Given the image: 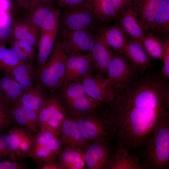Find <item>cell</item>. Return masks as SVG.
<instances>
[{
  "label": "cell",
  "mask_w": 169,
  "mask_h": 169,
  "mask_svg": "<svg viewBox=\"0 0 169 169\" xmlns=\"http://www.w3.org/2000/svg\"><path fill=\"white\" fill-rule=\"evenodd\" d=\"M8 135L4 132H0V160L3 158L9 157Z\"/></svg>",
  "instance_id": "cell-38"
},
{
  "label": "cell",
  "mask_w": 169,
  "mask_h": 169,
  "mask_svg": "<svg viewBox=\"0 0 169 169\" xmlns=\"http://www.w3.org/2000/svg\"><path fill=\"white\" fill-rule=\"evenodd\" d=\"M58 28L50 31L40 32L37 46L38 53L35 65L37 73L44 66L52 52Z\"/></svg>",
  "instance_id": "cell-23"
},
{
  "label": "cell",
  "mask_w": 169,
  "mask_h": 169,
  "mask_svg": "<svg viewBox=\"0 0 169 169\" xmlns=\"http://www.w3.org/2000/svg\"><path fill=\"white\" fill-rule=\"evenodd\" d=\"M37 169H60V167L57 163L55 162H48L40 163Z\"/></svg>",
  "instance_id": "cell-43"
},
{
  "label": "cell",
  "mask_w": 169,
  "mask_h": 169,
  "mask_svg": "<svg viewBox=\"0 0 169 169\" xmlns=\"http://www.w3.org/2000/svg\"><path fill=\"white\" fill-rule=\"evenodd\" d=\"M102 109L90 112L74 119L83 136L89 143L100 138L112 139L108 115L106 110L101 111Z\"/></svg>",
  "instance_id": "cell-5"
},
{
  "label": "cell",
  "mask_w": 169,
  "mask_h": 169,
  "mask_svg": "<svg viewBox=\"0 0 169 169\" xmlns=\"http://www.w3.org/2000/svg\"><path fill=\"white\" fill-rule=\"evenodd\" d=\"M38 3L52 6V4L54 0H36Z\"/></svg>",
  "instance_id": "cell-45"
},
{
  "label": "cell",
  "mask_w": 169,
  "mask_h": 169,
  "mask_svg": "<svg viewBox=\"0 0 169 169\" xmlns=\"http://www.w3.org/2000/svg\"><path fill=\"white\" fill-rule=\"evenodd\" d=\"M49 94L36 82L23 91L19 100L23 105L38 113Z\"/></svg>",
  "instance_id": "cell-24"
},
{
  "label": "cell",
  "mask_w": 169,
  "mask_h": 169,
  "mask_svg": "<svg viewBox=\"0 0 169 169\" xmlns=\"http://www.w3.org/2000/svg\"><path fill=\"white\" fill-rule=\"evenodd\" d=\"M91 8L94 17L96 20L107 22L118 14L112 0H85Z\"/></svg>",
  "instance_id": "cell-29"
},
{
  "label": "cell",
  "mask_w": 169,
  "mask_h": 169,
  "mask_svg": "<svg viewBox=\"0 0 169 169\" xmlns=\"http://www.w3.org/2000/svg\"><path fill=\"white\" fill-rule=\"evenodd\" d=\"M68 115L55 92L49 94L48 97L38 113L40 127L58 131Z\"/></svg>",
  "instance_id": "cell-8"
},
{
  "label": "cell",
  "mask_w": 169,
  "mask_h": 169,
  "mask_svg": "<svg viewBox=\"0 0 169 169\" xmlns=\"http://www.w3.org/2000/svg\"><path fill=\"white\" fill-rule=\"evenodd\" d=\"M164 50L162 61L163 65L162 69V73L165 78H169V39L167 37L164 42Z\"/></svg>",
  "instance_id": "cell-36"
},
{
  "label": "cell",
  "mask_w": 169,
  "mask_h": 169,
  "mask_svg": "<svg viewBox=\"0 0 169 169\" xmlns=\"http://www.w3.org/2000/svg\"><path fill=\"white\" fill-rule=\"evenodd\" d=\"M58 138L62 147L78 148L84 150L89 143L83 136L76 120L69 116L61 125Z\"/></svg>",
  "instance_id": "cell-17"
},
{
  "label": "cell",
  "mask_w": 169,
  "mask_h": 169,
  "mask_svg": "<svg viewBox=\"0 0 169 169\" xmlns=\"http://www.w3.org/2000/svg\"><path fill=\"white\" fill-rule=\"evenodd\" d=\"M59 134L44 130H40L34 137L29 157L38 164L55 162L62 146Z\"/></svg>",
  "instance_id": "cell-6"
},
{
  "label": "cell",
  "mask_w": 169,
  "mask_h": 169,
  "mask_svg": "<svg viewBox=\"0 0 169 169\" xmlns=\"http://www.w3.org/2000/svg\"><path fill=\"white\" fill-rule=\"evenodd\" d=\"M104 40L111 48L123 54L128 39L120 26L115 25L100 31Z\"/></svg>",
  "instance_id": "cell-28"
},
{
  "label": "cell",
  "mask_w": 169,
  "mask_h": 169,
  "mask_svg": "<svg viewBox=\"0 0 169 169\" xmlns=\"http://www.w3.org/2000/svg\"><path fill=\"white\" fill-rule=\"evenodd\" d=\"M29 21L40 32L59 27L60 11L52 6L38 3L31 9Z\"/></svg>",
  "instance_id": "cell-15"
},
{
  "label": "cell",
  "mask_w": 169,
  "mask_h": 169,
  "mask_svg": "<svg viewBox=\"0 0 169 169\" xmlns=\"http://www.w3.org/2000/svg\"><path fill=\"white\" fill-rule=\"evenodd\" d=\"M111 139L100 138L89 143L84 150V158L87 169H107L114 151L111 150Z\"/></svg>",
  "instance_id": "cell-10"
},
{
  "label": "cell",
  "mask_w": 169,
  "mask_h": 169,
  "mask_svg": "<svg viewBox=\"0 0 169 169\" xmlns=\"http://www.w3.org/2000/svg\"><path fill=\"white\" fill-rule=\"evenodd\" d=\"M164 35L169 32V0H161L155 18L149 30Z\"/></svg>",
  "instance_id": "cell-32"
},
{
  "label": "cell",
  "mask_w": 169,
  "mask_h": 169,
  "mask_svg": "<svg viewBox=\"0 0 169 169\" xmlns=\"http://www.w3.org/2000/svg\"><path fill=\"white\" fill-rule=\"evenodd\" d=\"M94 73L87 54L76 53L68 55L63 83H80Z\"/></svg>",
  "instance_id": "cell-14"
},
{
  "label": "cell",
  "mask_w": 169,
  "mask_h": 169,
  "mask_svg": "<svg viewBox=\"0 0 169 169\" xmlns=\"http://www.w3.org/2000/svg\"><path fill=\"white\" fill-rule=\"evenodd\" d=\"M10 104L14 122L19 127L33 135L40 131L38 112L23 104L19 99Z\"/></svg>",
  "instance_id": "cell-18"
},
{
  "label": "cell",
  "mask_w": 169,
  "mask_h": 169,
  "mask_svg": "<svg viewBox=\"0 0 169 169\" xmlns=\"http://www.w3.org/2000/svg\"><path fill=\"white\" fill-rule=\"evenodd\" d=\"M85 0H57L58 5L62 7L77 5L84 3Z\"/></svg>",
  "instance_id": "cell-41"
},
{
  "label": "cell",
  "mask_w": 169,
  "mask_h": 169,
  "mask_svg": "<svg viewBox=\"0 0 169 169\" xmlns=\"http://www.w3.org/2000/svg\"><path fill=\"white\" fill-rule=\"evenodd\" d=\"M12 7L11 0H0V11H10Z\"/></svg>",
  "instance_id": "cell-44"
},
{
  "label": "cell",
  "mask_w": 169,
  "mask_h": 169,
  "mask_svg": "<svg viewBox=\"0 0 169 169\" xmlns=\"http://www.w3.org/2000/svg\"><path fill=\"white\" fill-rule=\"evenodd\" d=\"M107 169H146L136 153L121 146L115 147Z\"/></svg>",
  "instance_id": "cell-21"
},
{
  "label": "cell",
  "mask_w": 169,
  "mask_h": 169,
  "mask_svg": "<svg viewBox=\"0 0 169 169\" xmlns=\"http://www.w3.org/2000/svg\"><path fill=\"white\" fill-rule=\"evenodd\" d=\"M38 29L29 21H21L13 25L14 38L26 42L36 49L38 46L39 33Z\"/></svg>",
  "instance_id": "cell-26"
},
{
  "label": "cell",
  "mask_w": 169,
  "mask_h": 169,
  "mask_svg": "<svg viewBox=\"0 0 169 169\" xmlns=\"http://www.w3.org/2000/svg\"><path fill=\"white\" fill-rule=\"evenodd\" d=\"M10 46L18 47L21 48L28 55L31 61L33 63L35 56V50L28 43L15 38L11 39L8 43Z\"/></svg>",
  "instance_id": "cell-35"
},
{
  "label": "cell",
  "mask_w": 169,
  "mask_h": 169,
  "mask_svg": "<svg viewBox=\"0 0 169 169\" xmlns=\"http://www.w3.org/2000/svg\"><path fill=\"white\" fill-rule=\"evenodd\" d=\"M161 0H135L139 21L144 30H149L158 11Z\"/></svg>",
  "instance_id": "cell-25"
},
{
  "label": "cell",
  "mask_w": 169,
  "mask_h": 169,
  "mask_svg": "<svg viewBox=\"0 0 169 169\" xmlns=\"http://www.w3.org/2000/svg\"><path fill=\"white\" fill-rule=\"evenodd\" d=\"M138 155L146 169L169 167V113H161L151 135L138 151Z\"/></svg>",
  "instance_id": "cell-2"
},
{
  "label": "cell",
  "mask_w": 169,
  "mask_h": 169,
  "mask_svg": "<svg viewBox=\"0 0 169 169\" xmlns=\"http://www.w3.org/2000/svg\"><path fill=\"white\" fill-rule=\"evenodd\" d=\"M10 48L0 46V71L10 73L18 66L24 64Z\"/></svg>",
  "instance_id": "cell-33"
},
{
  "label": "cell",
  "mask_w": 169,
  "mask_h": 169,
  "mask_svg": "<svg viewBox=\"0 0 169 169\" xmlns=\"http://www.w3.org/2000/svg\"><path fill=\"white\" fill-rule=\"evenodd\" d=\"M28 165L24 162L12 160H0V169H25Z\"/></svg>",
  "instance_id": "cell-37"
},
{
  "label": "cell",
  "mask_w": 169,
  "mask_h": 169,
  "mask_svg": "<svg viewBox=\"0 0 169 169\" xmlns=\"http://www.w3.org/2000/svg\"><path fill=\"white\" fill-rule=\"evenodd\" d=\"M23 91L37 82V72L33 64L24 63L10 73Z\"/></svg>",
  "instance_id": "cell-30"
},
{
  "label": "cell",
  "mask_w": 169,
  "mask_h": 169,
  "mask_svg": "<svg viewBox=\"0 0 169 169\" xmlns=\"http://www.w3.org/2000/svg\"><path fill=\"white\" fill-rule=\"evenodd\" d=\"M123 55L140 74L152 65L151 59L141 44L132 38L128 39Z\"/></svg>",
  "instance_id": "cell-19"
},
{
  "label": "cell",
  "mask_w": 169,
  "mask_h": 169,
  "mask_svg": "<svg viewBox=\"0 0 169 169\" xmlns=\"http://www.w3.org/2000/svg\"><path fill=\"white\" fill-rule=\"evenodd\" d=\"M8 135L10 159L19 161L29 157L34 135L16 126L8 130Z\"/></svg>",
  "instance_id": "cell-13"
},
{
  "label": "cell",
  "mask_w": 169,
  "mask_h": 169,
  "mask_svg": "<svg viewBox=\"0 0 169 169\" xmlns=\"http://www.w3.org/2000/svg\"><path fill=\"white\" fill-rule=\"evenodd\" d=\"M115 90L105 110L115 146L137 154L152 133L160 115L169 109V87L160 75L135 78L125 88Z\"/></svg>",
  "instance_id": "cell-1"
},
{
  "label": "cell",
  "mask_w": 169,
  "mask_h": 169,
  "mask_svg": "<svg viewBox=\"0 0 169 169\" xmlns=\"http://www.w3.org/2000/svg\"><path fill=\"white\" fill-rule=\"evenodd\" d=\"M64 8L61 15L63 29H95L96 19L90 7L86 1L81 4Z\"/></svg>",
  "instance_id": "cell-7"
},
{
  "label": "cell",
  "mask_w": 169,
  "mask_h": 169,
  "mask_svg": "<svg viewBox=\"0 0 169 169\" xmlns=\"http://www.w3.org/2000/svg\"><path fill=\"white\" fill-rule=\"evenodd\" d=\"M68 55L61 41H55L46 64L37 73V82L49 94L55 92L63 83Z\"/></svg>",
  "instance_id": "cell-4"
},
{
  "label": "cell",
  "mask_w": 169,
  "mask_h": 169,
  "mask_svg": "<svg viewBox=\"0 0 169 169\" xmlns=\"http://www.w3.org/2000/svg\"><path fill=\"white\" fill-rule=\"evenodd\" d=\"M113 54L100 31L92 48L87 55L94 72L107 76L108 68Z\"/></svg>",
  "instance_id": "cell-16"
},
{
  "label": "cell",
  "mask_w": 169,
  "mask_h": 169,
  "mask_svg": "<svg viewBox=\"0 0 169 169\" xmlns=\"http://www.w3.org/2000/svg\"><path fill=\"white\" fill-rule=\"evenodd\" d=\"M14 122L10 104L0 95V132L8 130Z\"/></svg>",
  "instance_id": "cell-34"
},
{
  "label": "cell",
  "mask_w": 169,
  "mask_h": 169,
  "mask_svg": "<svg viewBox=\"0 0 169 169\" xmlns=\"http://www.w3.org/2000/svg\"><path fill=\"white\" fill-rule=\"evenodd\" d=\"M141 44L150 59L162 60L164 44L157 36L151 33L144 34Z\"/></svg>",
  "instance_id": "cell-31"
},
{
  "label": "cell",
  "mask_w": 169,
  "mask_h": 169,
  "mask_svg": "<svg viewBox=\"0 0 169 169\" xmlns=\"http://www.w3.org/2000/svg\"><path fill=\"white\" fill-rule=\"evenodd\" d=\"M136 70L124 55L113 53L110 64L107 77L115 90L124 88L134 79Z\"/></svg>",
  "instance_id": "cell-11"
},
{
  "label": "cell",
  "mask_w": 169,
  "mask_h": 169,
  "mask_svg": "<svg viewBox=\"0 0 169 169\" xmlns=\"http://www.w3.org/2000/svg\"><path fill=\"white\" fill-rule=\"evenodd\" d=\"M57 162L60 169H83L85 166L84 150L78 148L62 147Z\"/></svg>",
  "instance_id": "cell-22"
},
{
  "label": "cell",
  "mask_w": 169,
  "mask_h": 169,
  "mask_svg": "<svg viewBox=\"0 0 169 169\" xmlns=\"http://www.w3.org/2000/svg\"><path fill=\"white\" fill-rule=\"evenodd\" d=\"M120 13V26L131 38L141 43L145 34L144 30L138 19L137 8L135 0Z\"/></svg>",
  "instance_id": "cell-20"
},
{
  "label": "cell",
  "mask_w": 169,
  "mask_h": 169,
  "mask_svg": "<svg viewBox=\"0 0 169 169\" xmlns=\"http://www.w3.org/2000/svg\"><path fill=\"white\" fill-rule=\"evenodd\" d=\"M23 90L10 73L0 77V95L10 104L19 100Z\"/></svg>",
  "instance_id": "cell-27"
},
{
  "label": "cell",
  "mask_w": 169,
  "mask_h": 169,
  "mask_svg": "<svg viewBox=\"0 0 169 169\" xmlns=\"http://www.w3.org/2000/svg\"><path fill=\"white\" fill-rule=\"evenodd\" d=\"M55 92L68 115L73 119L104 106L89 96L80 83H63Z\"/></svg>",
  "instance_id": "cell-3"
},
{
  "label": "cell",
  "mask_w": 169,
  "mask_h": 169,
  "mask_svg": "<svg viewBox=\"0 0 169 169\" xmlns=\"http://www.w3.org/2000/svg\"><path fill=\"white\" fill-rule=\"evenodd\" d=\"M14 0L20 6L30 9L33 8L38 3L36 0Z\"/></svg>",
  "instance_id": "cell-42"
},
{
  "label": "cell",
  "mask_w": 169,
  "mask_h": 169,
  "mask_svg": "<svg viewBox=\"0 0 169 169\" xmlns=\"http://www.w3.org/2000/svg\"><path fill=\"white\" fill-rule=\"evenodd\" d=\"M118 13L127 8L135 0H112Z\"/></svg>",
  "instance_id": "cell-40"
},
{
  "label": "cell",
  "mask_w": 169,
  "mask_h": 169,
  "mask_svg": "<svg viewBox=\"0 0 169 169\" xmlns=\"http://www.w3.org/2000/svg\"><path fill=\"white\" fill-rule=\"evenodd\" d=\"M10 49L23 62L26 64H33L27 54L20 47L10 46Z\"/></svg>",
  "instance_id": "cell-39"
},
{
  "label": "cell",
  "mask_w": 169,
  "mask_h": 169,
  "mask_svg": "<svg viewBox=\"0 0 169 169\" xmlns=\"http://www.w3.org/2000/svg\"><path fill=\"white\" fill-rule=\"evenodd\" d=\"M80 83L89 96L103 105H109L114 99L115 89L105 75L93 73Z\"/></svg>",
  "instance_id": "cell-9"
},
{
  "label": "cell",
  "mask_w": 169,
  "mask_h": 169,
  "mask_svg": "<svg viewBox=\"0 0 169 169\" xmlns=\"http://www.w3.org/2000/svg\"><path fill=\"white\" fill-rule=\"evenodd\" d=\"M95 30H69L63 29L62 43L68 55L80 51H89L92 48L98 36Z\"/></svg>",
  "instance_id": "cell-12"
}]
</instances>
